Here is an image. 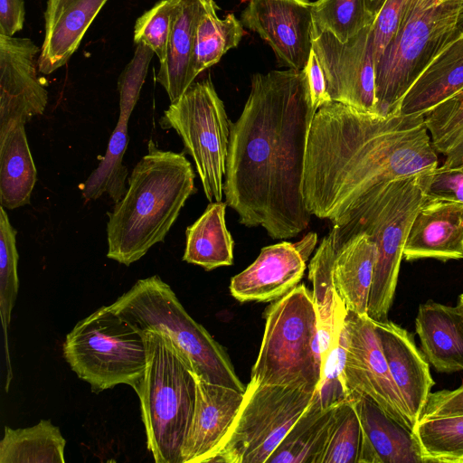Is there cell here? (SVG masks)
Wrapping results in <instances>:
<instances>
[{
	"mask_svg": "<svg viewBox=\"0 0 463 463\" xmlns=\"http://www.w3.org/2000/svg\"><path fill=\"white\" fill-rule=\"evenodd\" d=\"M426 201L421 175L403 176L374 185L332 222L328 235L335 252L359 233L367 234L376 246L367 307L373 321L388 320L406 238Z\"/></svg>",
	"mask_w": 463,
	"mask_h": 463,
	"instance_id": "277c9868",
	"label": "cell"
},
{
	"mask_svg": "<svg viewBox=\"0 0 463 463\" xmlns=\"http://www.w3.org/2000/svg\"><path fill=\"white\" fill-rule=\"evenodd\" d=\"M24 124L12 122L0 130V204L7 210L28 204L37 180Z\"/></svg>",
	"mask_w": 463,
	"mask_h": 463,
	"instance_id": "484cf974",
	"label": "cell"
},
{
	"mask_svg": "<svg viewBox=\"0 0 463 463\" xmlns=\"http://www.w3.org/2000/svg\"><path fill=\"white\" fill-rule=\"evenodd\" d=\"M109 0H47L45 34L38 71L51 74L65 65Z\"/></svg>",
	"mask_w": 463,
	"mask_h": 463,
	"instance_id": "44dd1931",
	"label": "cell"
},
{
	"mask_svg": "<svg viewBox=\"0 0 463 463\" xmlns=\"http://www.w3.org/2000/svg\"><path fill=\"white\" fill-rule=\"evenodd\" d=\"M353 402L362 427L358 463H423L413 432L359 393Z\"/></svg>",
	"mask_w": 463,
	"mask_h": 463,
	"instance_id": "ffe728a7",
	"label": "cell"
},
{
	"mask_svg": "<svg viewBox=\"0 0 463 463\" xmlns=\"http://www.w3.org/2000/svg\"><path fill=\"white\" fill-rule=\"evenodd\" d=\"M109 307L142 331L156 329L169 335L203 380L245 392L226 351L160 277L138 279Z\"/></svg>",
	"mask_w": 463,
	"mask_h": 463,
	"instance_id": "52a82bcc",
	"label": "cell"
},
{
	"mask_svg": "<svg viewBox=\"0 0 463 463\" xmlns=\"http://www.w3.org/2000/svg\"><path fill=\"white\" fill-rule=\"evenodd\" d=\"M312 10L307 0H249L241 22L271 47L280 64L302 71L313 49Z\"/></svg>",
	"mask_w": 463,
	"mask_h": 463,
	"instance_id": "5bb4252c",
	"label": "cell"
},
{
	"mask_svg": "<svg viewBox=\"0 0 463 463\" xmlns=\"http://www.w3.org/2000/svg\"><path fill=\"white\" fill-rule=\"evenodd\" d=\"M182 0H160L136 21L134 43L151 48L159 62H164L173 25Z\"/></svg>",
	"mask_w": 463,
	"mask_h": 463,
	"instance_id": "8d00e7d4",
	"label": "cell"
},
{
	"mask_svg": "<svg viewBox=\"0 0 463 463\" xmlns=\"http://www.w3.org/2000/svg\"><path fill=\"white\" fill-rule=\"evenodd\" d=\"M265 319L250 380L318 392L322 362L312 292L304 284L296 286L267 307Z\"/></svg>",
	"mask_w": 463,
	"mask_h": 463,
	"instance_id": "8992f818",
	"label": "cell"
},
{
	"mask_svg": "<svg viewBox=\"0 0 463 463\" xmlns=\"http://www.w3.org/2000/svg\"><path fill=\"white\" fill-rule=\"evenodd\" d=\"M66 440L49 420L36 425L5 427L0 441V463H64Z\"/></svg>",
	"mask_w": 463,
	"mask_h": 463,
	"instance_id": "f546056e",
	"label": "cell"
},
{
	"mask_svg": "<svg viewBox=\"0 0 463 463\" xmlns=\"http://www.w3.org/2000/svg\"><path fill=\"white\" fill-rule=\"evenodd\" d=\"M154 53V51L148 46L143 43L137 44L133 58L121 72L118 82L119 92L118 118L129 120L138 100Z\"/></svg>",
	"mask_w": 463,
	"mask_h": 463,
	"instance_id": "f35d334b",
	"label": "cell"
},
{
	"mask_svg": "<svg viewBox=\"0 0 463 463\" xmlns=\"http://www.w3.org/2000/svg\"><path fill=\"white\" fill-rule=\"evenodd\" d=\"M420 175L427 200L463 203V165L455 167L437 166Z\"/></svg>",
	"mask_w": 463,
	"mask_h": 463,
	"instance_id": "60d3db41",
	"label": "cell"
},
{
	"mask_svg": "<svg viewBox=\"0 0 463 463\" xmlns=\"http://www.w3.org/2000/svg\"><path fill=\"white\" fill-rule=\"evenodd\" d=\"M231 124L210 77L193 82L160 119L182 138L210 203L222 200Z\"/></svg>",
	"mask_w": 463,
	"mask_h": 463,
	"instance_id": "8fae6325",
	"label": "cell"
},
{
	"mask_svg": "<svg viewBox=\"0 0 463 463\" xmlns=\"http://www.w3.org/2000/svg\"><path fill=\"white\" fill-rule=\"evenodd\" d=\"M372 322L392 380L415 425L435 384L429 362L411 333L390 320Z\"/></svg>",
	"mask_w": 463,
	"mask_h": 463,
	"instance_id": "e0dca14e",
	"label": "cell"
},
{
	"mask_svg": "<svg viewBox=\"0 0 463 463\" xmlns=\"http://www.w3.org/2000/svg\"><path fill=\"white\" fill-rule=\"evenodd\" d=\"M194 172L179 153L158 148L147 154L128 177V190L108 213L107 257L129 266L164 241L186 200L196 192Z\"/></svg>",
	"mask_w": 463,
	"mask_h": 463,
	"instance_id": "3957f363",
	"label": "cell"
},
{
	"mask_svg": "<svg viewBox=\"0 0 463 463\" xmlns=\"http://www.w3.org/2000/svg\"><path fill=\"white\" fill-rule=\"evenodd\" d=\"M376 255V246L365 233L356 234L336 251L333 281L347 311L367 316Z\"/></svg>",
	"mask_w": 463,
	"mask_h": 463,
	"instance_id": "cb8c5ba5",
	"label": "cell"
},
{
	"mask_svg": "<svg viewBox=\"0 0 463 463\" xmlns=\"http://www.w3.org/2000/svg\"><path fill=\"white\" fill-rule=\"evenodd\" d=\"M194 51V67L196 76L215 65L231 49L239 45L246 33L242 24L232 14L223 19L218 17L219 9L214 0H199Z\"/></svg>",
	"mask_w": 463,
	"mask_h": 463,
	"instance_id": "4dcf8cb0",
	"label": "cell"
},
{
	"mask_svg": "<svg viewBox=\"0 0 463 463\" xmlns=\"http://www.w3.org/2000/svg\"><path fill=\"white\" fill-rule=\"evenodd\" d=\"M335 256L336 252L327 234L322 239L308 265V278L313 285L312 296L317 315L322 367L347 313L334 286L333 266Z\"/></svg>",
	"mask_w": 463,
	"mask_h": 463,
	"instance_id": "4316f807",
	"label": "cell"
},
{
	"mask_svg": "<svg viewBox=\"0 0 463 463\" xmlns=\"http://www.w3.org/2000/svg\"><path fill=\"white\" fill-rule=\"evenodd\" d=\"M443 155L445 156L443 165L455 167L463 165V131L454 139Z\"/></svg>",
	"mask_w": 463,
	"mask_h": 463,
	"instance_id": "f6af8a7d",
	"label": "cell"
},
{
	"mask_svg": "<svg viewBox=\"0 0 463 463\" xmlns=\"http://www.w3.org/2000/svg\"><path fill=\"white\" fill-rule=\"evenodd\" d=\"M437 166L422 114L383 116L331 100L311 124L304 201L311 215L332 222L374 185Z\"/></svg>",
	"mask_w": 463,
	"mask_h": 463,
	"instance_id": "7a4b0ae2",
	"label": "cell"
},
{
	"mask_svg": "<svg viewBox=\"0 0 463 463\" xmlns=\"http://www.w3.org/2000/svg\"><path fill=\"white\" fill-rule=\"evenodd\" d=\"M201 10L199 0H182L170 34L166 56L156 80L166 91L170 102L177 100L197 77L194 67L195 28Z\"/></svg>",
	"mask_w": 463,
	"mask_h": 463,
	"instance_id": "d4e9b609",
	"label": "cell"
},
{
	"mask_svg": "<svg viewBox=\"0 0 463 463\" xmlns=\"http://www.w3.org/2000/svg\"><path fill=\"white\" fill-rule=\"evenodd\" d=\"M463 416V383L455 390L430 392L420 420Z\"/></svg>",
	"mask_w": 463,
	"mask_h": 463,
	"instance_id": "b9f144b4",
	"label": "cell"
},
{
	"mask_svg": "<svg viewBox=\"0 0 463 463\" xmlns=\"http://www.w3.org/2000/svg\"><path fill=\"white\" fill-rule=\"evenodd\" d=\"M316 114L305 70L251 76L241 116L231 124L225 203L246 227L289 239L310 222L303 196L307 145Z\"/></svg>",
	"mask_w": 463,
	"mask_h": 463,
	"instance_id": "6da1fadb",
	"label": "cell"
},
{
	"mask_svg": "<svg viewBox=\"0 0 463 463\" xmlns=\"http://www.w3.org/2000/svg\"><path fill=\"white\" fill-rule=\"evenodd\" d=\"M312 13L315 28L329 32L342 43L372 25L375 19L365 0H317L313 3Z\"/></svg>",
	"mask_w": 463,
	"mask_h": 463,
	"instance_id": "e575fe53",
	"label": "cell"
},
{
	"mask_svg": "<svg viewBox=\"0 0 463 463\" xmlns=\"http://www.w3.org/2000/svg\"><path fill=\"white\" fill-rule=\"evenodd\" d=\"M413 435L423 463H463V416L419 420Z\"/></svg>",
	"mask_w": 463,
	"mask_h": 463,
	"instance_id": "d6a6232c",
	"label": "cell"
},
{
	"mask_svg": "<svg viewBox=\"0 0 463 463\" xmlns=\"http://www.w3.org/2000/svg\"><path fill=\"white\" fill-rule=\"evenodd\" d=\"M423 117L433 147L444 154L463 131V90L428 110Z\"/></svg>",
	"mask_w": 463,
	"mask_h": 463,
	"instance_id": "74e56055",
	"label": "cell"
},
{
	"mask_svg": "<svg viewBox=\"0 0 463 463\" xmlns=\"http://www.w3.org/2000/svg\"><path fill=\"white\" fill-rule=\"evenodd\" d=\"M463 0H419L375 65L377 114L399 113L404 95L462 27Z\"/></svg>",
	"mask_w": 463,
	"mask_h": 463,
	"instance_id": "ba28073f",
	"label": "cell"
},
{
	"mask_svg": "<svg viewBox=\"0 0 463 463\" xmlns=\"http://www.w3.org/2000/svg\"><path fill=\"white\" fill-rule=\"evenodd\" d=\"M16 231L10 223L4 207H0V315L4 335L7 376L5 391L8 392L13 378L8 345V328L18 292Z\"/></svg>",
	"mask_w": 463,
	"mask_h": 463,
	"instance_id": "836d02e7",
	"label": "cell"
},
{
	"mask_svg": "<svg viewBox=\"0 0 463 463\" xmlns=\"http://www.w3.org/2000/svg\"><path fill=\"white\" fill-rule=\"evenodd\" d=\"M313 49L323 68L331 100L377 114L372 25L342 43L314 29Z\"/></svg>",
	"mask_w": 463,
	"mask_h": 463,
	"instance_id": "4fadbf2b",
	"label": "cell"
},
{
	"mask_svg": "<svg viewBox=\"0 0 463 463\" xmlns=\"http://www.w3.org/2000/svg\"><path fill=\"white\" fill-rule=\"evenodd\" d=\"M463 90V30L431 60L410 87L399 113L425 114Z\"/></svg>",
	"mask_w": 463,
	"mask_h": 463,
	"instance_id": "603a6c76",
	"label": "cell"
},
{
	"mask_svg": "<svg viewBox=\"0 0 463 463\" xmlns=\"http://www.w3.org/2000/svg\"><path fill=\"white\" fill-rule=\"evenodd\" d=\"M317 241V235L316 232H308L299 241L293 243L296 250L305 261H307L314 251Z\"/></svg>",
	"mask_w": 463,
	"mask_h": 463,
	"instance_id": "bcb514c9",
	"label": "cell"
},
{
	"mask_svg": "<svg viewBox=\"0 0 463 463\" xmlns=\"http://www.w3.org/2000/svg\"><path fill=\"white\" fill-rule=\"evenodd\" d=\"M63 356L93 392L127 384L134 390L146 366L143 331L103 306L80 320L66 335Z\"/></svg>",
	"mask_w": 463,
	"mask_h": 463,
	"instance_id": "9c48e42d",
	"label": "cell"
},
{
	"mask_svg": "<svg viewBox=\"0 0 463 463\" xmlns=\"http://www.w3.org/2000/svg\"><path fill=\"white\" fill-rule=\"evenodd\" d=\"M146 366L134 390L140 402L146 445L156 463H182L195 402L193 365L166 334L143 330Z\"/></svg>",
	"mask_w": 463,
	"mask_h": 463,
	"instance_id": "5b68a950",
	"label": "cell"
},
{
	"mask_svg": "<svg viewBox=\"0 0 463 463\" xmlns=\"http://www.w3.org/2000/svg\"><path fill=\"white\" fill-rule=\"evenodd\" d=\"M337 404L324 408L317 392L267 463H320Z\"/></svg>",
	"mask_w": 463,
	"mask_h": 463,
	"instance_id": "f1b7e54d",
	"label": "cell"
},
{
	"mask_svg": "<svg viewBox=\"0 0 463 463\" xmlns=\"http://www.w3.org/2000/svg\"><path fill=\"white\" fill-rule=\"evenodd\" d=\"M455 307L463 319V293L458 296V302Z\"/></svg>",
	"mask_w": 463,
	"mask_h": 463,
	"instance_id": "c3c4849f",
	"label": "cell"
},
{
	"mask_svg": "<svg viewBox=\"0 0 463 463\" xmlns=\"http://www.w3.org/2000/svg\"><path fill=\"white\" fill-rule=\"evenodd\" d=\"M195 402L182 450V463H207L223 443L239 413L244 392L212 383L195 373Z\"/></svg>",
	"mask_w": 463,
	"mask_h": 463,
	"instance_id": "2e32d148",
	"label": "cell"
},
{
	"mask_svg": "<svg viewBox=\"0 0 463 463\" xmlns=\"http://www.w3.org/2000/svg\"><path fill=\"white\" fill-rule=\"evenodd\" d=\"M40 52L29 38L0 34V130L44 112L48 92L37 75Z\"/></svg>",
	"mask_w": 463,
	"mask_h": 463,
	"instance_id": "9a60e30c",
	"label": "cell"
},
{
	"mask_svg": "<svg viewBox=\"0 0 463 463\" xmlns=\"http://www.w3.org/2000/svg\"><path fill=\"white\" fill-rule=\"evenodd\" d=\"M225 202H212L185 231L183 260L212 270L233 263V239L226 227Z\"/></svg>",
	"mask_w": 463,
	"mask_h": 463,
	"instance_id": "83f0119b",
	"label": "cell"
},
{
	"mask_svg": "<svg viewBox=\"0 0 463 463\" xmlns=\"http://www.w3.org/2000/svg\"><path fill=\"white\" fill-rule=\"evenodd\" d=\"M362 427L350 398L339 402L320 463H358Z\"/></svg>",
	"mask_w": 463,
	"mask_h": 463,
	"instance_id": "d590c367",
	"label": "cell"
},
{
	"mask_svg": "<svg viewBox=\"0 0 463 463\" xmlns=\"http://www.w3.org/2000/svg\"><path fill=\"white\" fill-rule=\"evenodd\" d=\"M24 0H0V34L14 36L24 27Z\"/></svg>",
	"mask_w": 463,
	"mask_h": 463,
	"instance_id": "ee69618b",
	"label": "cell"
},
{
	"mask_svg": "<svg viewBox=\"0 0 463 463\" xmlns=\"http://www.w3.org/2000/svg\"><path fill=\"white\" fill-rule=\"evenodd\" d=\"M343 381L347 397L359 393L413 432L414 423L391 375L373 324L368 316L347 311Z\"/></svg>",
	"mask_w": 463,
	"mask_h": 463,
	"instance_id": "7c38bea8",
	"label": "cell"
},
{
	"mask_svg": "<svg viewBox=\"0 0 463 463\" xmlns=\"http://www.w3.org/2000/svg\"><path fill=\"white\" fill-rule=\"evenodd\" d=\"M307 79L312 106L315 111L325 103L331 101V98L327 92V85L323 68L312 49L307 63L305 67Z\"/></svg>",
	"mask_w": 463,
	"mask_h": 463,
	"instance_id": "7bdbcfd3",
	"label": "cell"
},
{
	"mask_svg": "<svg viewBox=\"0 0 463 463\" xmlns=\"http://www.w3.org/2000/svg\"><path fill=\"white\" fill-rule=\"evenodd\" d=\"M403 258L442 261L463 259V203L427 200L411 225Z\"/></svg>",
	"mask_w": 463,
	"mask_h": 463,
	"instance_id": "d6986e66",
	"label": "cell"
},
{
	"mask_svg": "<svg viewBox=\"0 0 463 463\" xmlns=\"http://www.w3.org/2000/svg\"><path fill=\"white\" fill-rule=\"evenodd\" d=\"M317 392L250 380L231 430L208 462L267 463Z\"/></svg>",
	"mask_w": 463,
	"mask_h": 463,
	"instance_id": "30bf717a",
	"label": "cell"
},
{
	"mask_svg": "<svg viewBox=\"0 0 463 463\" xmlns=\"http://www.w3.org/2000/svg\"><path fill=\"white\" fill-rule=\"evenodd\" d=\"M415 331L423 354L437 372L463 371V319L455 307L431 300L420 305Z\"/></svg>",
	"mask_w": 463,
	"mask_h": 463,
	"instance_id": "7402d4cb",
	"label": "cell"
},
{
	"mask_svg": "<svg viewBox=\"0 0 463 463\" xmlns=\"http://www.w3.org/2000/svg\"><path fill=\"white\" fill-rule=\"evenodd\" d=\"M306 261L293 243L282 241L261 249L248 268L235 275L230 291L241 302L275 301L298 285Z\"/></svg>",
	"mask_w": 463,
	"mask_h": 463,
	"instance_id": "ac0fdd59",
	"label": "cell"
},
{
	"mask_svg": "<svg viewBox=\"0 0 463 463\" xmlns=\"http://www.w3.org/2000/svg\"><path fill=\"white\" fill-rule=\"evenodd\" d=\"M385 1L386 0H365L367 9L370 14L374 16V18L383 7Z\"/></svg>",
	"mask_w": 463,
	"mask_h": 463,
	"instance_id": "7dc6e473",
	"label": "cell"
},
{
	"mask_svg": "<svg viewBox=\"0 0 463 463\" xmlns=\"http://www.w3.org/2000/svg\"><path fill=\"white\" fill-rule=\"evenodd\" d=\"M419 0H386L372 24L375 65Z\"/></svg>",
	"mask_w": 463,
	"mask_h": 463,
	"instance_id": "ab89813d",
	"label": "cell"
},
{
	"mask_svg": "<svg viewBox=\"0 0 463 463\" xmlns=\"http://www.w3.org/2000/svg\"><path fill=\"white\" fill-rule=\"evenodd\" d=\"M128 120L118 118L110 136L105 156L82 186L86 200H97L104 194L118 203L125 195L128 171L123 165V156L128 144Z\"/></svg>",
	"mask_w": 463,
	"mask_h": 463,
	"instance_id": "1f68e13d",
	"label": "cell"
}]
</instances>
